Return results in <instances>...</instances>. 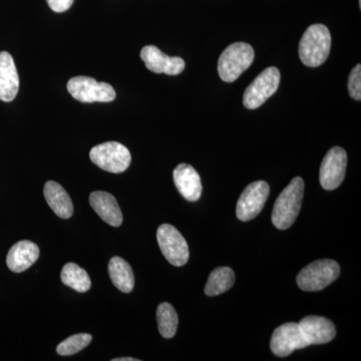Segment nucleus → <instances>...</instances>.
Wrapping results in <instances>:
<instances>
[{
	"label": "nucleus",
	"mask_w": 361,
	"mask_h": 361,
	"mask_svg": "<svg viewBox=\"0 0 361 361\" xmlns=\"http://www.w3.org/2000/svg\"><path fill=\"white\" fill-rule=\"evenodd\" d=\"M331 35L326 26L312 25L306 30L299 42V58L304 65L317 68L329 59Z\"/></svg>",
	"instance_id": "obj_1"
},
{
	"label": "nucleus",
	"mask_w": 361,
	"mask_h": 361,
	"mask_svg": "<svg viewBox=\"0 0 361 361\" xmlns=\"http://www.w3.org/2000/svg\"><path fill=\"white\" fill-rule=\"evenodd\" d=\"M303 194V180L296 177L279 195L272 212V223L277 229H288L295 222L300 212Z\"/></svg>",
	"instance_id": "obj_2"
},
{
	"label": "nucleus",
	"mask_w": 361,
	"mask_h": 361,
	"mask_svg": "<svg viewBox=\"0 0 361 361\" xmlns=\"http://www.w3.org/2000/svg\"><path fill=\"white\" fill-rule=\"evenodd\" d=\"M253 47L246 42H235L223 51L218 61V73L221 80L226 82H233L246 70L250 68L254 61Z\"/></svg>",
	"instance_id": "obj_3"
},
{
	"label": "nucleus",
	"mask_w": 361,
	"mask_h": 361,
	"mask_svg": "<svg viewBox=\"0 0 361 361\" xmlns=\"http://www.w3.org/2000/svg\"><path fill=\"white\" fill-rule=\"evenodd\" d=\"M339 274L341 267L336 261L322 259L304 267L297 276V284L303 291H319L336 281Z\"/></svg>",
	"instance_id": "obj_4"
},
{
	"label": "nucleus",
	"mask_w": 361,
	"mask_h": 361,
	"mask_svg": "<svg viewBox=\"0 0 361 361\" xmlns=\"http://www.w3.org/2000/svg\"><path fill=\"white\" fill-rule=\"evenodd\" d=\"M90 158L97 167L115 174L125 172L132 161L129 149L118 142L97 145L90 149Z\"/></svg>",
	"instance_id": "obj_5"
},
{
	"label": "nucleus",
	"mask_w": 361,
	"mask_h": 361,
	"mask_svg": "<svg viewBox=\"0 0 361 361\" xmlns=\"http://www.w3.org/2000/svg\"><path fill=\"white\" fill-rule=\"evenodd\" d=\"M71 96L80 103H110L116 99V92L111 85L97 82L89 77H75L68 82Z\"/></svg>",
	"instance_id": "obj_6"
},
{
	"label": "nucleus",
	"mask_w": 361,
	"mask_h": 361,
	"mask_svg": "<svg viewBox=\"0 0 361 361\" xmlns=\"http://www.w3.org/2000/svg\"><path fill=\"white\" fill-rule=\"evenodd\" d=\"M280 84V71L275 66L263 71L248 85L243 96V104L248 110H255L277 92Z\"/></svg>",
	"instance_id": "obj_7"
},
{
	"label": "nucleus",
	"mask_w": 361,
	"mask_h": 361,
	"mask_svg": "<svg viewBox=\"0 0 361 361\" xmlns=\"http://www.w3.org/2000/svg\"><path fill=\"white\" fill-rule=\"evenodd\" d=\"M157 240L163 255L171 264L180 267L189 260V246L182 234L170 224H163L157 231Z\"/></svg>",
	"instance_id": "obj_8"
},
{
	"label": "nucleus",
	"mask_w": 361,
	"mask_h": 361,
	"mask_svg": "<svg viewBox=\"0 0 361 361\" xmlns=\"http://www.w3.org/2000/svg\"><path fill=\"white\" fill-rule=\"evenodd\" d=\"M269 185L265 180H256L245 188L236 207L237 218L247 222L257 217L269 197Z\"/></svg>",
	"instance_id": "obj_9"
},
{
	"label": "nucleus",
	"mask_w": 361,
	"mask_h": 361,
	"mask_svg": "<svg viewBox=\"0 0 361 361\" xmlns=\"http://www.w3.org/2000/svg\"><path fill=\"white\" fill-rule=\"evenodd\" d=\"M348 155L341 147L327 152L320 167L319 180L323 189L332 191L341 186L345 177Z\"/></svg>",
	"instance_id": "obj_10"
},
{
	"label": "nucleus",
	"mask_w": 361,
	"mask_h": 361,
	"mask_svg": "<svg viewBox=\"0 0 361 361\" xmlns=\"http://www.w3.org/2000/svg\"><path fill=\"white\" fill-rule=\"evenodd\" d=\"M307 346L298 323L288 322L280 325L271 337V350L278 357H286L297 349Z\"/></svg>",
	"instance_id": "obj_11"
},
{
	"label": "nucleus",
	"mask_w": 361,
	"mask_h": 361,
	"mask_svg": "<svg viewBox=\"0 0 361 361\" xmlns=\"http://www.w3.org/2000/svg\"><path fill=\"white\" fill-rule=\"evenodd\" d=\"M141 59L149 71L168 75H178L185 70L184 59L178 56H169L155 45L142 47Z\"/></svg>",
	"instance_id": "obj_12"
},
{
	"label": "nucleus",
	"mask_w": 361,
	"mask_h": 361,
	"mask_svg": "<svg viewBox=\"0 0 361 361\" xmlns=\"http://www.w3.org/2000/svg\"><path fill=\"white\" fill-rule=\"evenodd\" d=\"M298 324L308 346L329 343L336 336L334 323L322 316H306Z\"/></svg>",
	"instance_id": "obj_13"
},
{
	"label": "nucleus",
	"mask_w": 361,
	"mask_h": 361,
	"mask_svg": "<svg viewBox=\"0 0 361 361\" xmlns=\"http://www.w3.org/2000/svg\"><path fill=\"white\" fill-rule=\"evenodd\" d=\"M176 187L186 200L196 202L202 195L201 178L191 165L180 164L173 173Z\"/></svg>",
	"instance_id": "obj_14"
},
{
	"label": "nucleus",
	"mask_w": 361,
	"mask_h": 361,
	"mask_svg": "<svg viewBox=\"0 0 361 361\" xmlns=\"http://www.w3.org/2000/svg\"><path fill=\"white\" fill-rule=\"evenodd\" d=\"M20 90V77L11 54L0 52V99L13 102Z\"/></svg>",
	"instance_id": "obj_15"
},
{
	"label": "nucleus",
	"mask_w": 361,
	"mask_h": 361,
	"mask_svg": "<svg viewBox=\"0 0 361 361\" xmlns=\"http://www.w3.org/2000/svg\"><path fill=\"white\" fill-rule=\"evenodd\" d=\"M39 257V246L32 241L23 240V241L14 244L7 254V267L13 272H23L32 267Z\"/></svg>",
	"instance_id": "obj_16"
},
{
	"label": "nucleus",
	"mask_w": 361,
	"mask_h": 361,
	"mask_svg": "<svg viewBox=\"0 0 361 361\" xmlns=\"http://www.w3.org/2000/svg\"><path fill=\"white\" fill-rule=\"evenodd\" d=\"M90 204L106 224L113 227L122 225L123 213L113 195L103 191L92 192L90 195Z\"/></svg>",
	"instance_id": "obj_17"
},
{
	"label": "nucleus",
	"mask_w": 361,
	"mask_h": 361,
	"mask_svg": "<svg viewBox=\"0 0 361 361\" xmlns=\"http://www.w3.org/2000/svg\"><path fill=\"white\" fill-rule=\"evenodd\" d=\"M44 198L52 211L61 219H70L73 214V201L61 185L54 180L45 183Z\"/></svg>",
	"instance_id": "obj_18"
},
{
	"label": "nucleus",
	"mask_w": 361,
	"mask_h": 361,
	"mask_svg": "<svg viewBox=\"0 0 361 361\" xmlns=\"http://www.w3.org/2000/svg\"><path fill=\"white\" fill-rule=\"evenodd\" d=\"M109 274L113 284L123 293H130L135 286V276L132 267L123 258L115 256L109 263Z\"/></svg>",
	"instance_id": "obj_19"
},
{
	"label": "nucleus",
	"mask_w": 361,
	"mask_h": 361,
	"mask_svg": "<svg viewBox=\"0 0 361 361\" xmlns=\"http://www.w3.org/2000/svg\"><path fill=\"white\" fill-rule=\"evenodd\" d=\"M235 283L234 271L229 267L214 269L209 275L205 286L207 296H217L232 288Z\"/></svg>",
	"instance_id": "obj_20"
},
{
	"label": "nucleus",
	"mask_w": 361,
	"mask_h": 361,
	"mask_svg": "<svg viewBox=\"0 0 361 361\" xmlns=\"http://www.w3.org/2000/svg\"><path fill=\"white\" fill-rule=\"evenodd\" d=\"M61 279L66 286L71 287L80 293H85L92 287V281L87 271L75 263H68L63 266Z\"/></svg>",
	"instance_id": "obj_21"
},
{
	"label": "nucleus",
	"mask_w": 361,
	"mask_h": 361,
	"mask_svg": "<svg viewBox=\"0 0 361 361\" xmlns=\"http://www.w3.org/2000/svg\"><path fill=\"white\" fill-rule=\"evenodd\" d=\"M157 322L159 331L164 338H173L175 336L179 319L175 308L170 303L164 302L158 306Z\"/></svg>",
	"instance_id": "obj_22"
},
{
	"label": "nucleus",
	"mask_w": 361,
	"mask_h": 361,
	"mask_svg": "<svg viewBox=\"0 0 361 361\" xmlns=\"http://www.w3.org/2000/svg\"><path fill=\"white\" fill-rule=\"evenodd\" d=\"M92 336L87 334H75L66 338L59 344L56 353L61 356H70L80 353L82 349L89 346L92 342Z\"/></svg>",
	"instance_id": "obj_23"
},
{
	"label": "nucleus",
	"mask_w": 361,
	"mask_h": 361,
	"mask_svg": "<svg viewBox=\"0 0 361 361\" xmlns=\"http://www.w3.org/2000/svg\"><path fill=\"white\" fill-rule=\"evenodd\" d=\"M348 92L355 101L361 99V66L357 65L351 71L348 78Z\"/></svg>",
	"instance_id": "obj_24"
},
{
	"label": "nucleus",
	"mask_w": 361,
	"mask_h": 361,
	"mask_svg": "<svg viewBox=\"0 0 361 361\" xmlns=\"http://www.w3.org/2000/svg\"><path fill=\"white\" fill-rule=\"evenodd\" d=\"M47 1L54 13H65L73 4V0H47Z\"/></svg>",
	"instance_id": "obj_25"
},
{
	"label": "nucleus",
	"mask_w": 361,
	"mask_h": 361,
	"mask_svg": "<svg viewBox=\"0 0 361 361\" xmlns=\"http://www.w3.org/2000/svg\"><path fill=\"white\" fill-rule=\"evenodd\" d=\"M113 361H139V360H135V358L133 357H121L114 358Z\"/></svg>",
	"instance_id": "obj_26"
}]
</instances>
